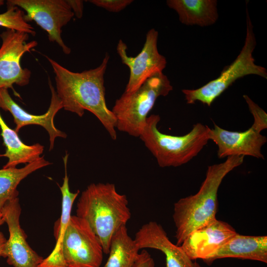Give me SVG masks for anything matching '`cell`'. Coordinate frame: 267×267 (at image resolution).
Returning <instances> with one entry per match:
<instances>
[{
	"label": "cell",
	"mask_w": 267,
	"mask_h": 267,
	"mask_svg": "<svg viewBox=\"0 0 267 267\" xmlns=\"http://www.w3.org/2000/svg\"><path fill=\"white\" fill-rule=\"evenodd\" d=\"M37 267H67L62 249L51 253L48 257L43 259Z\"/></svg>",
	"instance_id": "cell-24"
},
{
	"label": "cell",
	"mask_w": 267,
	"mask_h": 267,
	"mask_svg": "<svg viewBox=\"0 0 267 267\" xmlns=\"http://www.w3.org/2000/svg\"><path fill=\"white\" fill-rule=\"evenodd\" d=\"M167 4L186 25L210 26L218 19L216 0H168Z\"/></svg>",
	"instance_id": "cell-18"
},
{
	"label": "cell",
	"mask_w": 267,
	"mask_h": 267,
	"mask_svg": "<svg viewBox=\"0 0 267 267\" xmlns=\"http://www.w3.org/2000/svg\"><path fill=\"white\" fill-rule=\"evenodd\" d=\"M5 222L3 217L1 214V213L0 212V226L2 225Z\"/></svg>",
	"instance_id": "cell-28"
},
{
	"label": "cell",
	"mask_w": 267,
	"mask_h": 267,
	"mask_svg": "<svg viewBox=\"0 0 267 267\" xmlns=\"http://www.w3.org/2000/svg\"><path fill=\"white\" fill-rule=\"evenodd\" d=\"M173 89L167 76L159 72L148 78L135 90L124 91L111 110L116 119V129L139 137L157 99L167 95Z\"/></svg>",
	"instance_id": "cell-5"
},
{
	"label": "cell",
	"mask_w": 267,
	"mask_h": 267,
	"mask_svg": "<svg viewBox=\"0 0 267 267\" xmlns=\"http://www.w3.org/2000/svg\"><path fill=\"white\" fill-rule=\"evenodd\" d=\"M44 156L26 164L21 168H8L0 170V212L9 200L18 196L17 187L22 180L33 172L50 165Z\"/></svg>",
	"instance_id": "cell-20"
},
{
	"label": "cell",
	"mask_w": 267,
	"mask_h": 267,
	"mask_svg": "<svg viewBox=\"0 0 267 267\" xmlns=\"http://www.w3.org/2000/svg\"><path fill=\"white\" fill-rule=\"evenodd\" d=\"M29 35L24 32L8 29L0 34V89L14 90V84L22 87L29 84L31 72L21 67L20 60L26 52L38 45L36 41L27 42Z\"/></svg>",
	"instance_id": "cell-9"
},
{
	"label": "cell",
	"mask_w": 267,
	"mask_h": 267,
	"mask_svg": "<svg viewBox=\"0 0 267 267\" xmlns=\"http://www.w3.org/2000/svg\"><path fill=\"white\" fill-rule=\"evenodd\" d=\"M0 128L5 151L0 157L8 158V161L2 168H15L20 164L31 163L41 156L44 151V146L36 143L29 145L20 139L15 130L9 128L0 113Z\"/></svg>",
	"instance_id": "cell-17"
},
{
	"label": "cell",
	"mask_w": 267,
	"mask_h": 267,
	"mask_svg": "<svg viewBox=\"0 0 267 267\" xmlns=\"http://www.w3.org/2000/svg\"><path fill=\"white\" fill-rule=\"evenodd\" d=\"M139 250L128 234L126 225L123 226L112 237L109 257L103 267H136Z\"/></svg>",
	"instance_id": "cell-19"
},
{
	"label": "cell",
	"mask_w": 267,
	"mask_h": 267,
	"mask_svg": "<svg viewBox=\"0 0 267 267\" xmlns=\"http://www.w3.org/2000/svg\"><path fill=\"white\" fill-rule=\"evenodd\" d=\"M6 240L2 232L0 231V257H2L3 248Z\"/></svg>",
	"instance_id": "cell-27"
},
{
	"label": "cell",
	"mask_w": 267,
	"mask_h": 267,
	"mask_svg": "<svg viewBox=\"0 0 267 267\" xmlns=\"http://www.w3.org/2000/svg\"><path fill=\"white\" fill-rule=\"evenodd\" d=\"M155 262L151 255L146 250L139 253V258L136 267H154Z\"/></svg>",
	"instance_id": "cell-25"
},
{
	"label": "cell",
	"mask_w": 267,
	"mask_h": 267,
	"mask_svg": "<svg viewBox=\"0 0 267 267\" xmlns=\"http://www.w3.org/2000/svg\"><path fill=\"white\" fill-rule=\"evenodd\" d=\"M75 16L81 18L83 14V1L81 0H66Z\"/></svg>",
	"instance_id": "cell-26"
},
{
	"label": "cell",
	"mask_w": 267,
	"mask_h": 267,
	"mask_svg": "<svg viewBox=\"0 0 267 267\" xmlns=\"http://www.w3.org/2000/svg\"><path fill=\"white\" fill-rule=\"evenodd\" d=\"M67 267H100L102 245L88 222L71 216L61 243Z\"/></svg>",
	"instance_id": "cell-8"
},
{
	"label": "cell",
	"mask_w": 267,
	"mask_h": 267,
	"mask_svg": "<svg viewBox=\"0 0 267 267\" xmlns=\"http://www.w3.org/2000/svg\"><path fill=\"white\" fill-rule=\"evenodd\" d=\"M236 233L230 224L216 219L191 232L180 246L192 260L204 261Z\"/></svg>",
	"instance_id": "cell-14"
},
{
	"label": "cell",
	"mask_w": 267,
	"mask_h": 267,
	"mask_svg": "<svg viewBox=\"0 0 267 267\" xmlns=\"http://www.w3.org/2000/svg\"><path fill=\"white\" fill-rule=\"evenodd\" d=\"M0 213L9 233L2 257L6 258L7 264L13 267H37L44 258L29 246L27 235L20 226L21 208L18 196L8 201Z\"/></svg>",
	"instance_id": "cell-11"
},
{
	"label": "cell",
	"mask_w": 267,
	"mask_h": 267,
	"mask_svg": "<svg viewBox=\"0 0 267 267\" xmlns=\"http://www.w3.org/2000/svg\"><path fill=\"white\" fill-rule=\"evenodd\" d=\"M256 45L253 26L246 8V36L239 54L217 78L197 89H182L186 103L194 104L198 101L210 106L216 98L240 78L248 75H256L267 79L266 69L255 63L253 52Z\"/></svg>",
	"instance_id": "cell-6"
},
{
	"label": "cell",
	"mask_w": 267,
	"mask_h": 267,
	"mask_svg": "<svg viewBox=\"0 0 267 267\" xmlns=\"http://www.w3.org/2000/svg\"><path fill=\"white\" fill-rule=\"evenodd\" d=\"M160 121L159 115L148 116L139 137L160 167H177L188 163L210 140L211 128L207 125L197 123L188 133L176 136L161 132L157 127Z\"/></svg>",
	"instance_id": "cell-4"
},
{
	"label": "cell",
	"mask_w": 267,
	"mask_h": 267,
	"mask_svg": "<svg viewBox=\"0 0 267 267\" xmlns=\"http://www.w3.org/2000/svg\"><path fill=\"white\" fill-rule=\"evenodd\" d=\"M6 5L21 8L27 23L34 21L47 33L50 42L56 43L65 54L71 53L61 37L62 28L74 16L66 0H8Z\"/></svg>",
	"instance_id": "cell-7"
},
{
	"label": "cell",
	"mask_w": 267,
	"mask_h": 267,
	"mask_svg": "<svg viewBox=\"0 0 267 267\" xmlns=\"http://www.w3.org/2000/svg\"><path fill=\"white\" fill-rule=\"evenodd\" d=\"M48 86L51 91V100L47 111L44 114L36 115L29 113L16 103L9 95L8 89H0V108L9 111L13 117L16 125L15 131L17 133L22 127L31 125H39L44 128L49 136V150L53 149L57 137L66 138L67 134L57 129L54 124L56 113L62 108V102L48 78Z\"/></svg>",
	"instance_id": "cell-12"
},
{
	"label": "cell",
	"mask_w": 267,
	"mask_h": 267,
	"mask_svg": "<svg viewBox=\"0 0 267 267\" xmlns=\"http://www.w3.org/2000/svg\"><path fill=\"white\" fill-rule=\"evenodd\" d=\"M237 258L267 263V236L241 235L236 233L213 255L203 261L208 265L217 259Z\"/></svg>",
	"instance_id": "cell-16"
},
{
	"label": "cell",
	"mask_w": 267,
	"mask_h": 267,
	"mask_svg": "<svg viewBox=\"0 0 267 267\" xmlns=\"http://www.w3.org/2000/svg\"><path fill=\"white\" fill-rule=\"evenodd\" d=\"M4 1L3 0H0V6L4 4Z\"/></svg>",
	"instance_id": "cell-29"
},
{
	"label": "cell",
	"mask_w": 267,
	"mask_h": 267,
	"mask_svg": "<svg viewBox=\"0 0 267 267\" xmlns=\"http://www.w3.org/2000/svg\"><path fill=\"white\" fill-rule=\"evenodd\" d=\"M128 204L127 196L108 182L89 184L78 199L76 216L88 222L105 254L109 253L112 236L131 219Z\"/></svg>",
	"instance_id": "cell-3"
},
{
	"label": "cell",
	"mask_w": 267,
	"mask_h": 267,
	"mask_svg": "<svg viewBox=\"0 0 267 267\" xmlns=\"http://www.w3.org/2000/svg\"><path fill=\"white\" fill-rule=\"evenodd\" d=\"M243 96L254 118V122L251 127L261 133L267 128V113L248 95H244Z\"/></svg>",
	"instance_id": "cell-22"
},
{
	"label": "cell",
	"mask_w": 267,
	"mask_h": 267,
	"mask_svg": "<svg viewBox=\"0 0 267 267\" xmlns=\"http://www.w3.org/2000/svg\"><path fill=\"white\" fill-rule=\"evenodd\" d=\"M158 32L155 29L149 30L141 51L134 57L127 54V44L120 40L117 51L122 63L130 70V76L125 92H131L139 88L148 78L163 72L167 64L166 58L158 50Z\"/></svg>",
	"instance_id": "cell-10"
},
{
	"label": "cell",
	"mask_w": 267,
	"mask_h": 267,
	"mask_svg": "<svg viewBox=\"0 0 267 267\" xmlns=\"http://www.w3.org/2000/svg\"><path fill=\"white\" fill-rule=\"evenodd\" d=\"M55 74L56 92L65 110L82 117L85 111L93 114L113 140L117 138L116 119L106 104L104 74L109 55L105 53L97 67L74 72L46 56Z\"/></svg>",
	"instance_id": "cell-1"
},
{
	"label": "cell",
	"mask_w": 267,
	"mask_h": 267,
	"mask_svg": "<svg viewBox=\"0 0 267 267\" xmlns=\"http://www.w3.org/2000/svg\"><path fill=\"white\" fill-rule=\"evenodd\" d=\"M24 15V11L19 7H8L5 12L0 13V27L35 36L36 32L34 28L25 20Z\"/></svg>",
	"instance_id": "cell-21"
},
{
	"label": "cell",
	"mask_w": 267,
	"mask_h": 267,
	"mask_svg": "<svg viewBox=\"0 0 267 267\" xmlns=\"http://www.w3.org/2000/svg\"><path fill=\"white\" fill-rule=\"evenodd\" d=\"M209 139L218 147L219 158L233 156H250L264 159L261 152L267 142L266 136L251 127L244 132L230 131L215 124L209 133Z\"/></svg>",
	"instance_id": "cell-13"
},
{
	"label": "cell",
	"mask_w": 267,
	"mask_h": 267,
	"mask_svg": "<svg viewBox=\"0 0 267 267\" xmlns=\"http://www.w3.org/2000/svg\"><path fill=\"white\" fill-rule=\"evenodd\" d=\"M244 157L230 156L223 162L209 166L198 191L174 204L173 218L177 245L191 232L216 219L219 187L225 176L243 163Z\"/></svg>",
	"instance_id": "cell-2"
},
{
	"label": "cell",
	"mask_w": 267,
	"mask_h": 267,
	"mask_svg": "<svg viewBox=\"0 0 267 267\" xmlns=\"http://www.w3.org/2000/svg\"><path fill=\"white\" fill-rule=\"evenodd\" d=\"M93 4L112 12H119L131 4L133 0H89Z\"/></svg>",
	"instance_id": "cell-23"
},
{
	"label": "cell",
	"mask_w": 267,
	"mask_h": 267,
	"mask_svg": "<svg viewBox=\"0 0 267 267\" xmlns=\"http://www.w3.org/2000/svg\"><path fill=\"white\" fill-rule=\"evenodd\" d=\"M139 249L152 248L165 256L166 267H202L186 255L180 246L173 243L161 225L154 221L139 229L134 239Z\"/></svg>",
	"instance_id": "cell-15"
}]
</instances>
